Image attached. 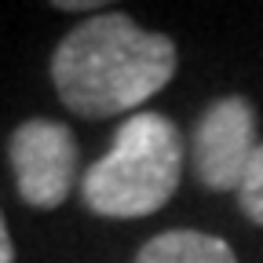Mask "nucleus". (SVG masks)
<instances>
[{
    "label": "nucleus",
    "mask_w": 263,
    "mask_h": 263,
    "mask_svg": "<svg viewBox=\"0 0 263 263\" xmlns=\"http://www.w3.org/2000/svg\"><path fill=\"white\" fill-rule=\"evenodd\" d=\"M0 263H15V245H11V234H8L4 212H0Z\"/></svg>",
    "instance_id": "8"
},
{
    "label": "nucleus",
    "mask_w": 263,
    "mask_h": 263,
    "mask_svg": "<svg viewBox=\"0 0 263 263\" xmlns=\"http://www.w3.org/2000/svg\"><path fill=\"white\" fill-rule=\"evenodd\" d=\"M51 8H59V11H103L99 0H55Z\"/></svg>",
    "instance_id": "7"
},
{
    "label": "nucleus",
    "mask_w": 263,
    "mask_h": 263,
    "mask_svg": "<svg viewBox=\"0 0 263 263\" xmlns=\"http://www.w3.org/2000/svg\"><path fill=\"white\" fill-rule=\"evenodd\" d=\"M183 179V132L172 117L139 110L117 132L110 150L81 179L88 212L103 219H143L172 201Z\"/></svg>",
    "instance_id": "2"
},
{
    "label": "nucleus",
    "mask_w": 263,
    "mask_h": 263,
    "mask_svg": "<svg viewBox=\"0 0 263 263\" xmlns=\"http://www.w3.org/2000/svg\"><path fill=\"white\" fill-rule=\"evenodd\" d=\"M8 161L26 205L59 209L77 179V139L62 121L33 117L11 132Z\"/></svg>",
    "instance_id": "3"
},
{
    "label": "nucleus",
    "mask_w": 263,
    "mask_h": 263,
    "mask_svg": "<svg viewBox=\"0 0 263 263\" xmlns=\"http://www.w3.org/2000/svg\"><path fill=\"white\" fill-rule=\"evenodd\" d=\"M132 263H238V256L223 238L201 230H164L154 234Z\"/></svg>",
    "instance_id": "5"
},
{
    "label": "nucleus",
    "mask_w": 263,
    "mask_h": 263,
    "mask_svg": "<svg viewBox=\"0 0 263 263\" xmlns=\"http://www.w3.org/2000/svg\"><path fill=\"white\" fill-rule=\"evenodd\" d=\"M238 209L263 227V143L256 146L252 161H249V168H245V179L238 186Z\"/></svg>",
    "instance_id": "6"
},
{
    "label": "nucleus",
    "mask_w": 263,
    "mask_h": 263,
    "mask_svg": "<svg viewBox=\"0 0 263 263\" xmlns=\"http://www.w3.org/2000/svg\"><path fill=\"white\" fill-rule=\"evenodd\" d=\"M172 73V37L136 26V18L124 11L84 18L51 55V84L62 106L84 121L132 114L168 84Z\"/></svg>",
    "instance_id": "1"
},
{
    "label": "nucleus",
    "mask_w": 263,
    "mask_h": 263,
    "mask_svg": "<svg viewBox=\"0 0 263 263\" xmlns=\"http://www.w3.org/2000/svg\"><path fill=\"white\" fill-rule=\"evenodd\" d=\"M256 146H259V139H256L252 103L241 95L216 99L194 124L190 161H194L197 183L212 194H227V190L238 194Z\"/></svg>",
    "instance_id": "4"
}]
</instances>
